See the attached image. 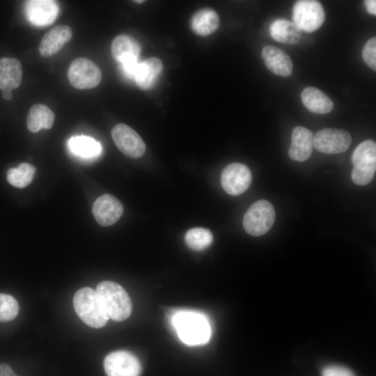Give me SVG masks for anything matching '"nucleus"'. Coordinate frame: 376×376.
<instances>
[{"mask_svg": "<svg viewBox=\"0 0 376 376\" xmlns=\"http://www.w3.org/2000/svg\"><path fill=\"white\" fill-rule=\"evenodd\" d=\"M314 147L313 132L302 126L295 127L291 134V143L288 150L289 157L295 161L308 159Z\"/></svg>", "mask_w": 376, "mask_h": 376, "instance_id": "14", "label": "nucleus"}, {"mask_svg": "<svg viewBox=\"0 0 376 376\" xmlns=\"http://www.w3.org/2000/svg\"><path fill=\"white\" fill-rule=\"evenodd\" d=\"M275 210L266 200H259L253 203L245 212L243 226L250 235L258 237L269 230L274 223Z\"/></svg>", "mask_w": 376, "mask_h": 376, "instance_id": "5", "label": "nucleus"}, {"mask_svg": "<svg viewBox=\"0 0 376 376\" xmlns=\"http://www.w3.org/2000/svg\"><path fill=\"white\" fill-rule=\"evenodd\" d=\"M19 310V304L13 296L0 293V322L15 319Z\"/></svg>", "mask_w": 376, "mask_h": 376, "instance_id": "27", "label": "nucleus"}, {"mask_svg": "<svg viewBox=\"0 0 376 376\" xmlns=\"http://www.w3.org/2000/svg\"><path fill=\"white\" fill-rule=\"evenodd\" d=\"M72 36V30L68 25L54 26L43 36L39 45L40 54L44 57L54 55L70 41Z\"/></svg>", "mask_w": 376, "mask_h": 376, "instance_id": "15", "label": "nucleus"}, {"mask_svg": "<svg viewBox=\"0 0 376 376\" xmlns=\"http://www.w3.org/2000/svg\"><path fill=\"white\" fill-rule=\"evenodd\" d=\"M162 68V61L156 57H152L140 62L134 77L136 84L141 89H148L152 87Z\"/></svg>", "mask_w": 376, "mask_h": 376, "instance_id": "20", "label": "nucleus"}, {"mask_svg": "<svg viewBox=\"0 0 376 376\" xmlns=\"http://www.w3.org/2000/svg\"><path fill=\"white\" fill-rule=\"evenodd\" d=\"M68 77L73 87L90 89L100 84L102 73L99 67L92 61L86 58H78L70 63Z\"/></svg>", "mask_w": 376, "mask_h": 376, "instance_id": "7", "label": "nucleus"}, {"mask_svg": "<svg viewBox=\"0 0 376 376\" xmlns=\"http://www.w3.org/2000/svg\"><path fill=\"white\" fill-rule=\"evenodd\" d=\"M321 375L322 376H355L354 373L347 368L338 365L324 367Z\"/></svg>", "mask_w": 376, "mask_h": 376, "instance_id": "29", "label": "nucleus"}, {"mask_svg": "<svg viewBox=\"0 0 376 376\" xmlns=\"http://www.w3.org/2000/svg\"><path fill=\"white\" fill-rule=\"evenodd\" d=\"M352 142L349 132L334 128H324L314 136V147L325 154H338L348 149Z\"/></svg>", "mask_w": 376, "mask_h": 376, "instance_id": "11", "label": "nucleus"}, {"mask_svg": "<svg viewBox=\"0 0 376 376\" xmlns=\"http://www.w3.org/2000/svg\"><path fill=\"white\" fill-rule=\"evenodd\" d=\"M251 180L250 169L241 163L227 165L221 175V184L224 190L232 196L244 193L249 187Z\"/></svg>", "mask_w": 376, "mask_h": 376, "instance_id": "9", "label": "nucleus"}, {"mask_svg": "<svg viewBox=\"0 0 376 376\" xmlns=\"http://www.w3.org/2000/svg\"><path fill=\"white\" fill-rule=\"evenodd\" d=\"M0 376H17L10 366L5 363H0Z\"/></svg>", "mask_w": 376, "mask_h": 376, "instance_id": "31", "label": "nucleus"}, {"mask_svg": "<svg viewBox=\"0 0 376 376\" xmlns=\"http://www.w3.org/2000/svg\"><path fill=\"white\" fill-rule=\"evenodd\" d=\"M22 79L21 63L15 58H0V89L12 91L19 86Z\"/></svg>", "mask_w": 376, "mask_h": 376, "instance_id": "18", "label": "nucleus"}, {"mask_svg": "<svg viewBox=\"0 0 376 376\" xmlns=\"http://www.w3.org/2000/svg\"><path fill=\"white\" fill-rule=\"evenodd\" d=\"M212 240L211 231L201 227L189 229L185 237L187 246L195 251L204 250L211 244Z\"/></svg>", "mask_w": 376, "mask_h": 376, "instance_id": "26", "label": "nucleus"}, {"mask_svg": "<svg viewBox=\"0 0 376 376\" xmlns=\"http://www.w3.org/2000/svg\"><path fill=\"white\" fill-rule=\"evenodd\" d=\"M352 162V179L357 185L369 184L376 171V143L368 139L361 142L354 149Z\"/></svg>", "mask_w": 376, "mask_h": 376, "instance_id": "4", "label": "nucleus"}, {"mask_svg": "<svg viewBox=\"0 0 376 376\" xmlns=\"http://www.w3.org/2000/svg\"><path fill=\"white\" fill-rule=\"evenodd\" d=\"M271 37L282 43L295 44L301 38V30L292 22L283 19H277L270 25Z\"/></svg>", "mask_w": 376, "mask_h": 376, "instance_id": "22", "label": "nucleus"}, {"mask_svg": "<svg viewBox=\"0 0 376 376\" xmlns=\"http://www.w3.org/2000/svg\"><path fill=\"white\" fill-rule=\"evenodd\" d=\"M140 52L138 42L128 35H119L112 41L111 54L120 64L138 61Z\"/></svg>", "mask_w": 376, "mask_h": 376, "instance_id": "17", "label": "nucleus"}, {"mask_svg": "<svg viewBox=\"0 0 376 376\" xmlns=\"http://www.w3.org/2000/svg\"><path fill=\"white\" fill-rule=\"evenodd\" d=\"M92 212L100 225L109 226L120 218L123 212V206L113 195L104 194L95 200L93 205Z\"/></svg>", "mask_w": 376, "mask_h": 376, "instance_id": "12", "label": "nucleus"}, {"mask_svg": "<svg viewBox=\"0 0 376 376\" xmlns=\"http://www.w3.org/2000/svg\"><path fill=\"white\" fill-rule=\"evenodd\" d=\"M367 11L371 15H376V1L366 0L364 1Z\"/></svg>", "mask_w": 376, "mask_h": 376, "instance_id": "32", "label": "nucleus"}, {"mask_svg": "<svg viewBox=\"0 0 376 376\" xmlns=\"http://www.w3.org/2000/svg\"><path fill=\"white\" fill-rule=\"evenodd\" d=\"M73 306L79 318L91 327L101 328L109 320L96 290L91 288L78 290L73 297Z\"/></svg>", "mask_w": 376, "mask_h": 376, "instance_id": "3", "label": "nucleus"}, {"mask_svg": "<svg viewBox=\"0 0 376 376\" xmlns=\"http://www.w3.org/2000/svg\"><path fill=\"white\" fill-rule=\"evenodd\" d=\"M362 58L372 70H376V38H370L362 49Z\"/></svg>", "mask_w": 376, "mask_h": 376, "instance_id": "28", "label": "nucleus"}, {"mask_svg": "<svg viewBox=\"0 0 376 376\" xmlns=\"http://www.w3.org/2000/svg\"><path fill=\"white\" fill-rule=\"evenodd\" d=\"M36 173V168L29 163H21L17 168H11L7 172V180L13 186L24 188L32 181Z\"/></svg>", "mask_w": 376, "mask_h": 376, "instance_id": "25", "label": "nucleus"}, {"mask_svg": "<svg viewBox=\"0 0 376 376\" xmlns=\"http://www.w3.org/2000/svg\"><path fill=\"white\" fill-rule=\"evenodd\" d=\"M139 64V61H131L120 64V68L127 77L134 79Z\"/></svg>", "mask_w": 376, "mask_h": 376, "instance_id": "30", "label": "nucleus"}, {"mask_svg": "<svg viewBox=\"0 0 376 376\" xmlns=\"http://www.w3.org/2000/svg\"><path fill=\"white\" fill-rule=\"evenodd\" d=\"M25 11L32 24L45 26L54 21L58 13V7L54 1L31 0L25 2Z\"/></svg>", "mask_w": 376, "mask_h": 376, "instance_id": "13", "label": "nucleus"}, {"mask_svg": "<svg viewBox=\"0 0 376 376\" xmlns=\"http://www.w3.org/2000/svg\"><path fill=\"white\" fill-rule=\"evenodd\" d=\"M54 112L46 105H33L27 115L26 126L31 132H38L41 129H50L54 122Z\"/></svg>", "mask_w": 376, "mask_h": 376, "instance_id": "21", "label": "nucleus"}, {"mask_svg": "<svg viewBox=\"0 0 376 376\" xmlns=\"http://www.w3.org/2000/svg\"><path fill=\"white\" fill-rule=\"evenodd\" d=\"M324 11L318 1L300 0L292 9L293 23L304 31L311 33L318 30L324 21Z\"/></svg>", "mask_w": 376, "mask_h": 376, "instance_id": "6", "label": "nucleus"}, {"mask_svg": "<svg viewBox=\"0 0 376 376\" xmlns=\"http://www.w3.org/2000/svg\"><path fill=\"white\" fill-rule=\"evenodd\" d=\"M191 27L199 36H205L214 32L219 27V18L217 13L210 8L198 10L192 17Z\"/></svg>", "mask_w": 376, "mask_h": 376, "instance_id": "23", "label": "nucleus"}, {"mask_svg": "<svg viewBox=\"0 0 376 376\" xmlns=\"http://www.w3.org/2000/svg\"><path fill=\"white\" fill-rule=\"evenodd\" d=\"M113 140L118 148L125 155L139 158L146 151V145L138 133L130 126L120 123L111 130Z\"/></svg>", "mask_w": 376, "mask_h": 376, "instance_id": "10", "label": "nucleus"}, {"mask_svg": "<svg viewBox=\"0 0 376 376\" xmlns=\"http://www.w3.org/2000/svg\"><path fill=\"white\" fill-rule=\"evenodd\" d=\"M2 96L5 100H10L13 97V94L10 91H3Z\"/></svg>", "mask_w": 376, "mask_h": 376, "instance_id": "33", "label": "nucleus"}, {"mask_svg": "<svg viewBox=\"0 0 376 376\" xmlns=\"http://www.w3.org/2000/svg\"><path fill=\"white\" fill-rule=\"evenodd\" d=\"M95 290L109 318L123 321L130 317L132 301L120 285L113 281H104L97 285Z\"/></svg>", "mask_w": 376, "mask_h": 376, "instance_id": "2", "label": "nucleus"}, {"mask_svg": "<svg viewBox=\"0 0 376 376\" xmlns=\"http://www.w3.org/2000/svg\"><path fill=\"white\" fill-rule=\"evenodd\" d=\"M172 324L181 341L188 345L205 344L210 338V324L200 313L180 311L173 316Z\"/></svg>", "mask_w": 376, "mask_h": 376, "instance_id": "1", "label": "nucleus"}, {"mask_svg": "<svg viewBox=\"0 0 376 376\" xmlns=\"http://www.w3.org/2000/svg\"><path fill=\"white\" fill-rule=\"evenodd\" d=\"M261 56L266 67L274 74L281 77L291 75L293 68L292 60L282 49L267 45L263 47Z\"/></svg>", "mask_w": 376, "mask_h": 376, "instance_id": "16", "label": "nucleus"}, {"mask_svg": "<svg viewBox=\"0 0 376 376\" xmlns=\"http://www.w3.org/2000/svg\"><path fill=\"white\" fill-rule=\"evenodd\" d=\"M68 146L74 155L85 159L96 158L102 152V146L98 141L84 135L71 137Z\"/></svg>", "mask_w": 376, "mask_h": 376, "instance_id": "24", "label": "nucleus"}, {"mask_svg": "<svg viewBox=\"0 0 376 376\" xmlns=\"http://www.w3.org/2000/svg\"><path fill=\"white\" fill-rule=\"evenodd\" d=\"M301 99L306 108L315 113H327L334 108L332 100L315 87L305 88L301 93Z\"/></svg>", "mask_w": 376, "mask_h": 376, "instance_id": "19", "label": "nucleus"}, {"mask_svg": "<svg viewBox=\"0 0 376 376\" xmlns=\"http://www.w3.org/2000/svg\"><path fill=\"white\" fill-rule=\"evenodd\" d=\"M104 369L107 376H139L141 366L139 360L132 353L118 350L106 356Z\"/></svg>", "mask_w": 376, "mask_h": 376, "instance_id": "8", "label": "nucleus"}]
</instances>
